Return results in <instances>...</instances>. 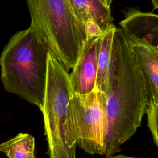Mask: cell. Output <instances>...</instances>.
<instances>
[{"label": "cell", "mask_w": 158, "mask_h": 158, "mask_svg": "<svg viewBox=\"0 0 158 158\" xmlns=\"http://www.w3.org/2000/svg\"><path fill=\"white\" fill-rule=\"evenodd\" d=\"M103 93L104 154L112 156L136 133L146 112L144 80L130 44L115 28Z\"/></svg>", "instance_id": "6da1fadb"}, {"label": "cell", "mask_w": 158, "mask_h": 158, "mask_svg": "<svg viewBox=\"0 0 158 158\" xmlns=\"http://www.w3.org/2000/svg\"><path fill=\"white\" fill-rule=\"evenodd\" d=\"M49 50L30 25L10 38L0 56L4 89L42 110Z\"/></svg>", "instance_id": "7a4b0ae2"}, {"label": "cell", "mask_w": 158, "mask_h": 158, "mask_svg": "<svg viewBox=\"0 0 158 158\" xmlns=\"http://www.w3.org/2000/svg\"><path fill=\"white\" fill-rule=\"evenodd\" d=\"M31 26L67 70L81 56L87 35L69 0H27Z\"/></svg>", "instance_id": "3957f363"}, {"label": "cell", "mask_w": 158, "mask_h": 158, "mask_svg": "<svg viewBox=\"0 0 158 158\" xmlns=\"http://www.w3.org/2000/svg\"><path fill=\"white\" fill-rule=\"evenodd\" d=\"M69 71L49 51L46 80L41 110L49 158H76L65 142L64 125L69 100L72 95Z\"/></svg>", "instance_id": "277c9868"}, {"label": "cell", "mask_w": 158, "mask_h": 158, "mask_svg": "<svg viewBox=\"0 0 158 158\" xmlns=\"http://www.w3.org/2000/svg\"><path fill=\"white\" fill-rule=\"evenodd\" d=\"M65 142L76 154V145L91 154L104 155L103 93L94 89L85 94L72 93L65 117Z\"/></svg>", "instance_id": "5b68a950"}, {"label": "cell", "mask_w": 158, "mask_h": 158, "mask_svg": "<svg viewBox=\"0 0 158 158\" xmlns=\"http://www.w3.org/2000/svg\"><path fill=\"white\" fill-rule=\"evenodd\" d=\"M130 44L144 80L148 127L158 146V47L141 43Z\"/></svg>", "instance_id": "8992f818"}, {"label": "cell", "mask_w": 158, "mask_h": 158, "mask_svg": "<svg viewBox=\"0 0 158 158\" xmlns=\"http://www.w3.org/2000/svg\"><path fill=\"white\" fill-rule=\"evenodd\" d=\"M100 38L101 36L87 39L81 56L69 73L73 93L85 94L94 89Z\"/></svg>", "instance_id": "52a82bcc"}, {"label": "cell", "mask_w": 158, "mask_h": 158, "mask_svg": "<svg viewBox=\"0 0 158 158\" xmlns=\"http://www.w3.org/2000/svg\"><path fill=\"white\" fill-rule=\"evenodd\" d=\"M120 22L121 30L130 43H141L158 47V16L138 8H130Z\"/></svg>", "instance_id": "ba28073f"}, {"label": "cell", "mask_w": 158, "mask_h": 158, "mask_svg": "<svg viewBox=\"0 0 158 158\" xmlns=\"http://www.w3.org/2000/svg\"><path fill=\"white\" fill-rule=\"evenodd\" d=\"M77 15L84 23L88 21L96 23L102 32L113 24L110 8L99 0H69Z\"/></svg>", "instance_id": "9c48e42d"}, {"label": "cell", "mask_w": 158, "mask_h": 158, "mask_svg": "<svg viewBox=\"0 0 158 158\" xmlns=\"http://www.w3.org/2000/svg\"><path fill=\"white\" fill-rule=\"evenodd\" d=\"M115 28V26L112 24L105 31L102 32L100 38L94 89L101 92H104L106 87Z\"/></svg>", "instance_id": "30bf717a"}, {"label": "cell", "mask_w": 158, "mask_h": 158, "mask_svg": "<svg viewBox=\"0 0 158 158\" xmlns=\"http://www.w3.org/2000/svg\"><path fill=\"white\" fill-rule=\"evenodd\" d=\"M35 138L26 133H19L0 144V152L9 158H36Z\"/></svg>", "instance_id": "8fae6325"}, {"label": "cell", "mask_w": 158, "mask_h": 158, "mask_svg": "<svg viewBox=\"0 0 158 158\" xmlns=\"http://www.w3.org/2000/svg\"><path fill=\"white\" fill-rule=\"evenodd\" d=\"M85 29L87 35V39L92 37L99 36L102 35V31L98 25L93 21H88L85 23Z\"/></svg>", "instance_id": "7c38bea8"}, {"label": "cell", "mask_w": 158, "mask_h": 158, "mask_svg": "<svg viewBox=\"0 0 158 158\" xmlns=\"http://www.w3.org/2000/svg\"><path fill=\"white\" fill-rule=\"evenodd\" d=\"M105 158H139V157H128L123 154H118L117 156H107Z\"/></svg>", "instance_id": "4fadbf2b"}, {"label": "cell", "mask_w": 158, "mask_h": 158, "mask_svg": "<svg viewBox=\"0 0 158 158\" xmlns=\"http://www.w3.org/2000/svg\"><path fill=\"white\" fill-rule=\"evenodd\" d=\"M104 6L110 8V5L113 1V0H99Z\"/></svg>", "instance_id": "5bb4252c"}, {"label": "cell", "mask_w": 158, "mask_h": 158, "mask_svg": "<svg viewBox=\"0 0 158 158\" xmlns=\"http://www.w3.org/2000/svg\"><path fill=\"white\" fill-rule=\"evenodd\" d=\"M151 1L152 3L154 9H157L158 8V0H151Z\"/></svg>", "instance_id": "9a60e30c"}]
</instances>
